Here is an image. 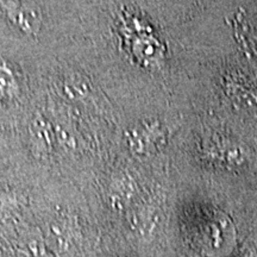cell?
I'll return each instance as SVG.
<instances>
[{"label": "cell", "mask_w": 257, "mask_h": 257, "mask_svg": "<svg viewBox=\"0 0 257 257\" xmlns=\"http://www.w3.org/2000/svg\"><path fill=\"white\" fill-rule=\"evenodd\" d=\"M19 93V83L14 68L9 62H0V100L11 101Z\"/></svg>", "instance_id": "obj_3"}, {"label": "cell", "mask_w": 257, "mask_h": 257, "mask_svg": "<svg viewBox=\"0 0 257 257\" xmlns=\"http://www.w3.org/2000/svg\"><path fill=\"white\" fill-rule=\"evenodd\" d=\"M108 197L111 204L114 206L119 208L125 206V204L130 202L133 199V180L127 176L115 180L110 187Z\"/></svg>", "instance_id": "obj_4"}, {"label": "cell", "mask_w": 257, "mask_h": 257, "mask_svg": "<svg viewBox=\"0 0 257 257\" xmlns=\"http://www.w3.org/2000/svg\"><path fill=\"white\" fill-rule=\"evenodd\" d=\"M61 89L63 91V94L69 98H83L88 93L87 82L83 81L82 79L75 78L64 79L61 85Z\"/></svg>", "instance_id": "obj_5"}, {"label": "cell", "mask_w": 257, "mask_h": 257, "mask_svg": "<svg viewBox=\"0 0 257 257\" xmlns=\"http://www.w3.org/2000/svg\"><path fill=\"white\" fill-rule=\"evenodd\" d=\"M159 131L156 125L143 124L133 128L127 135V143L130 149L137 154H144L149 152L155 142V133Z\"/></svg>", "instance_id": "obj_2"}, {"label": "cell", "mask_w": 257, "mask_h": 257, "mask_svg": "<svg viewBox=\"0 0 257 257\" xmlns=\"http://www.w3.org/2000/svg\"><path fill=\"white\" fill-rule=\"evenodd\" d=\"M35 5L32 3L0 2V16L25 35H36L41 28L42 14L40 8Z\"/></svg>", "instance_id": "obj_1"}, {"label": "cell", "mask_w": 257, "mask_h": 257, "mask_svg": "<svg viewBox=\"0 0 257 257\" xmlns=\"http://www.w3.org/2000/svg\"><path fill=\"white\" fill-rule=\"evenodd\" d=\"M244 257H249V256H244Z\"/></svg>", "instance_id": "obj_6"}]
</instances>
